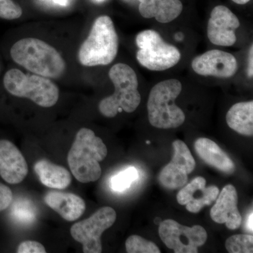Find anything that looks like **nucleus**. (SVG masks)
Returning <instances> with one entry per match:
<instances>
[{"instance_id":"nucleus-1","label":"nucleus","mask_w":253,"mask_h":253,"mask_svg":"<svg viewBox=\"0 0 253 253\" xmlns=\"http://www.w3.org/2000/svg\"><path fill=\"white\" fill-rule=\"evenodd\" d=\"M107 154V147L102 139L91 129L82 128L68 152V166L78 181L93 182L101 176L99 162L104 161Z\"/></svg>"},{"instance_id":"nucleus-2","label":"nucleus","mask_w":253,"mask_h":253,"mask_svg":"<svg viewBox=\"0 0 253 253\" xmlns=\"http://www.w3.org/2000/svg\"><path fill=\"white\" fill-rule=\"evenodd\" d=\"M10 54L14 62L43 77L56 79L66 70V63L59 53L45 42L36 38L16 42Z\"/></svg>"},{"instance_id":"nucleus-3","label":"nucleus","mask_w":253,"mask_h":253,"mask_svg":"<svg viewBox=\"0 0 253 253\" xmlns=\"http://www.w3.org/2000/svg\"><path fill=\"white\" fill-rule=\"evenodd\" d=\"M181 90L182 84L176 79L160 82L151 89L147 103L151 126L159 129H172L184 123L185 115L174 103Z\"/></svg>"},{"instance_id":"nucleus-4","label":"nucleus","mask_w":253,"mask_h":253,"mask_svg":"<svg viewBox=\"0 0 253 253\" xmlns=\"http://www.w3.org/2000/svg\"><path fill=\"white\" fill-rule=\"evenodd\" d=\"M109 76L114 85L115 91L100 101V113L105 117L114 118L123 111L134 112L141 102L135 71L128 65L117 63L111 68Z\"/></svg>"},{"instance_id":"nucleus-5","label":"nucleus","mask_w":253,"mask_h":253,"mask_svg":"<svg viewBox=\"0 0 253 253\" xmlns=\"http://www.w3.org/2000/svg\"><path fill=\"white\" fill-rule=\"evenodd\" d=\"M118 44L112 19L108 16H99L95 20L89 36L80 48V63L89 67L109 65L117 56Z\"/></svg>"},{"instance_id":"nucleus-6","label":"nucleus","mask_w":253,"mask_h":253,"mask_svg":"<svg viewBox=\"0 0 253 253\" xmlns=\"http://www.w3.org/2000/svg\"><path fill=\"white\" fill-rule=\"evenodd\" d=\"M3 83L10 94L27 98L42 107H52L59 100V88L49 78L43 76L25 74L13 68L4 75Z\"/></svg>"},{"instance_id":"nucleus-7","label":"nucleus","mask_w":253,"mask_h":253,"mask_svg":"<svg viewBox=\"0 0 253 253\" xmlns=\"http://www.w3.org/2000/svg\"><path fill=\"white\" fill-rule=\"evenodd\" d=\"M138 51L136 59L150 71H163L174 67L180 61L181 55L177 48L166 42L158 32L141 31L136 36Z\"/></svg>"},{"instance_id":"nucleus-8","label":"nucleus","mask_w":253,"mask_h":253,"mask_svg":"<svg viewBox=\"0 0 253 253\" xmlns=\"http://www.w3.org/2000/svg\"><path fill=\"white\" fill-rule=\"evenodd\" d=\"M116 220V212L111 207L98 210L91 217L73 224L71 234L73 239L83 244L84 253L102 252L101 236Z\"/></svg>"},{"instance_id":"nucleus-9","label":"nucleus","mask_w":253,"mask_h":253,"mask_svg":"<svg viewBox=\"0 0 253 253\" xmlns=\"http://www.w3.org/2000/svg\"><path fill=\"white\" fill-rule=\"evenodd\" d=\"M159 236L165 245L175 253H197L206 244L208 234L203 226H183L172 219L160 223Z\"/></svg>"},{"instance_id":"nucleus-10","label":"nucleus","mask_w":253,"mask_h":253,"mask_svg":"<svg viewBox=\"0 0 253 253\" xmlns=\"http://www.w3.org/2000/svg\"><path fill=\"white\" fill-rule=\"evenodd\" d=\"M174 155L172 161L160 173L159 181L166 189L183 187L188 181V174L194 170L196 162L187 145L181 140L172 143Z\"/></svg>"},{"instance_id":"nucleus-11","label":"nucleus","mask_w":253,"mask_h":253,"mask_svg":"<svg viewBox=\"0 0 253 253\" xmlns=\"http://www.w3.org/2000/svg\"><path fill=\"white\" fill-rule=\"evenodd\" d=\"M194 72L202 76L229 78L237 72V60L230 53L213 49L196 56L191 63Z\"/></svg>"},{"instance_id":"nucleus-12","label":"nucleus","mask_w":253,"mask_h":253,"mask_svg":"<svg viewBox=\"0 0 253 253\" xmlns=\"http://www.w3.org/2000/svg\"><path fill=\"white\" fill-rule=\"evenodd\" d=\"M240 26L239 18L229 8L215 6L208 24V37L214 45L231 46L236 42V31Z\"/></svg>"},{"instance_id":"nucleus-13","label":"nucleus","mask_w":253,"mask_h":253,"mask_svg":"<svg viewBox=\"0 0 253 253\" xmlns=\"http://www.w3.org/2000/svg\"><path fill=\"white\" fill-rule=\"evenodd\" d=\"M219 190L216 186H206L203 176L193 179L176 195L177 202L186 206L190 212L198 213L206 206H211L217 199Z\"/></svg>"},{"instance_id":"nucleus-14","label":"nucleus","mask_w":253,"mask_h":253,"mask_svg":"<svg viewBox=\"0 0 253 253\" xmlns=\"http://www.w3.org/2000/svg\"><path fill=\"white\" fill-rule=\"evenodd\" d=\"M28 172L26 159L18 148L8 140H0V176L6 182L19 184Z\"/></svg>"},{"instance_id":"nucleus-15","label":"nucleus","mask_w":253,"mask_h":253,"mask_svg":"<svg viewBox=\"0 0 253 253\" xmlns=\"http://www.w3.org/2000/svg\"><path fill=\"white\" fill-rule=\"evenodd\" d=\"M211 211V217L218 224H225L231 230L239 229L242 217L238 209L237 191L231 184L224 186Z\"/></svg>"},{"instance_id":"nucleus-16","label":"nucleus","mask_w":253,"mask_h":253,"mask_svg":"<svg viewBox=\"0 0 253 253\" xmlns=\"http://www.w3.org/2000/svg\"><path fill=\"white\" fill-rule=\"evenodd\" d=\"M44 203L65 220H77L85 211L84 200L72 193L48 191L44 197Z\"/></svg>"},{"instance_id":"nucleus-17","label":"nucleus","mask_w":253,"mask_h":253,"mask_svg":"<svg viewBox=\"0 0 253 253\" xmlns=\"http://www.w3.org/2000/svg\"><path fill=\"white\" fill-rule=\"evenodd\" d=\"M195 151L206 164L226 174H232L235 164L229 156L214 141L199 138L194 143Z\"/></svg>"},{"instance_id":"nucleus-18","label":"nucleus","mask_w":253,"mask_h":253,"mask_svg":"<svg viewBox=\"0 0 253 253\" xmlns=\"http://www.w3.org/2000/svg\"><path fill=\"white\" fill-rule=\"evenodd\" d=\"M139 11L146 18H154L158 22H172L183 10L180 0H139Z\"/></svg>"},{"instance_id":"nucleus-19","label":"nucleus","mask_w":253,"mask_h":253,"mask_svg":"<svg viewBox=\"0 0 253 253\" xmlns=\"http://www.w3.org/2000/svg\"><path fill=\"white\" fill-rule=\"evenodd\" d=\"M34 170L42 184L51 189L62 190L71 185L72 178L69 171L48 160L38 161L35 164Z\"/></svg>"},{"instance_id":"nucleus-20","label":"nucleus","mask_w":253,"mask_h":253,"mask_svg":"<svg viewBox=\"0 0 253 253\" xmlns=\"http://www.w3.org/2000/svg\"><path fill=\"white\" fill-rule=\"evenodd\" d=\"M228 126L242 135H253V101L240 102L231 106L226 116Z\"/></svg>"},{"instance_id":"nucleus-21","label":"nucleus","mask_w":253,"mask_h":253,"mask_svg":"<svg viewBox=\"0 0 253 253\" xmlns=\"http://www.w3.org/2000/svg\"><path fill=\"white\" fill-rule=\"evenodd\" d=\"M139 178V172L134 167H129L112 176L110 181L111 189L121 192L130 187L131 184Z\"/></svg>"},{"instance_id":"nucleus-22","label":"nucleus","mask_w":253,"mask_h":253,"mask_svg":"<svg viewBox=\"0 0 253 253\" xmlns=\"http://www.w3.org/2000/svg\"><path fill=\"white\" fill-rule=\"evenodd\" d=\"M226 249L229 253H253V236L249 234H238L226 241Z\"/></svg>"},{"instance_id":"nucleus-23","label":"nucleus","mask_w":253,"mask_h":253,"mask_svg":"<svg viewBox=\"0 0 253 253\" xmlns=\"http://www.w3.org/2000/svg\"><path fill=\"white\" fill-rule=\"evenodd\" d=\"M128 253H160L159 248L154 243L137 235L129 236L126 242Z\"/></svg>"},{"instance_id":"nucleus-24","label":"nucleus","mask_w":253,"mask_h":253,"mask_svg":"<svg viewBox=\"0 0 253 253\" xmlns=\"http://www.w3.org/2000/svg\"><path fill=\"white\" fill-rule=\"evenodd\" d=\"M11 214L15 219L21 223L33 222L36 217V210L34 206L30 201L26 200L17 201L12 206Z\"/></svg>"},{"instance_id":"nucleus-25","label":"nucleus","mask_w":253,"mask_h":253,"mask_svg":"<svg viewBox=\"0 0 253 253\" xmlns=\"http://www.w3.org/2000/svg\"><path fill=\"white\" fill-rule=\"evenodd\" d=\"M22 14L21 6L13 0H0V18L5 20L17 19Z\"/></svg>"},{"instance_id":"nucleus-26","label":"nucleus","mask_w":253,"mask_h":253,"mask_svg":"<svg viewBox=\"0 0 253 253\" xmlns=\"http://www.w3.org/2000/svg\"><path fill=\"white\" fill-rule=\"evenodd\" d=\"M45 248L41 243L35 241H23L19 244L18 253H45Z\"/></svg>"},{"instance_id":"nucleus-27","label":"nucleus","mask_w":253,"mask_h":253,"mask_svg":"<svg viewBox=\"0 0 253 253\" xmlns=\"http://www.w3.org/2000/svg\"><path fill=\"white\" fill-rule=\"evenodd\" d=\"M13 201V193L8 186L0 183V212L11 206Z\"/></svg>"},{"instance_id":"nucleus-28","label":"nucleus","mask_w":253,"mask_h":253,"mask_svg":"<svg viewBox=\"0 0 253 253\" xmlns=\"http://www.w3.org/2000/svg\"><path fill=\"white\" fill-rule=\"evenodd\" d=\"M253 44L250 48L249 57V67H248V75L250 78H252L253 76Z\"/></svg>"},{"instance_id":"nucleus-29","label":"nucleus","mask_w":253,"mask_h":253,"mask_svg":"<svg viewBox=\"0 0 253 253\" xmlns=\"http://www.w3.org/2000/svg\"><path fill=\"white\" fill-rule=\"evenodd\" d=\"M253 212H251V214H250L249 218H248L247 221V228L249 229V231H251L253 233Z\"/></svg>"},{"instance_id":"nucleus-30","label":"nucleus","mask_w":253,"mask_h":253,"mask_svg":"<svg viewBox=\"0 0 253 253\" xmlns=\"http://www.w3.org/2000/svg\"><path fill=\"white\" fill-rule=\"evenodd\" d=\"M234 2H235L236 4H247L249 1H251V0H232Z\"/></svg>"},{"instance_id":"nucleus-31","label":"nucleus","mask_w":253,"mask_h":253,"mask_svg":"<svg viewBox=\"0 0 253 253\" xmlns=\"http://www.w3.org/2000/svg\"><path fill=\"white\" fill-rule=\"evenodd\" d=\"M93 1H96V2H101V1H104V0H93Z\"/></svg>"},{"instance_id":"nucleus-32","label":"nucleus","mask_w":253,"mask_h":253,"mask_svg":"<svg viewBox=\"0 0 253 253\" xmlns=\"http://www.w3.org/2000/svg\"><path fill=\"white\" fill-rule=\"evenodd\" d=\"M146 143H147V144H150V141H146Z\"/></svg>"}]
</instances>
